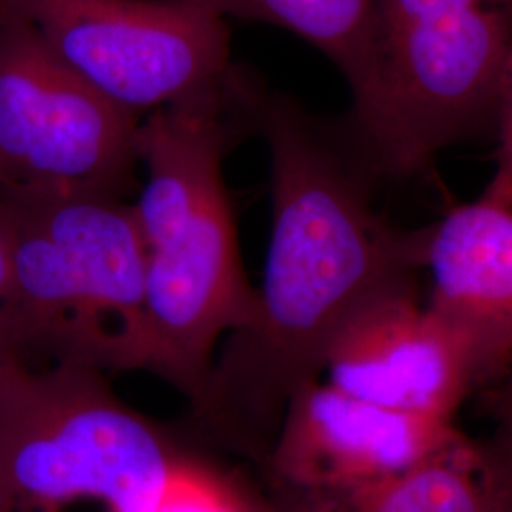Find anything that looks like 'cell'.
Instances as JSON below:
<instances>
[{
    "mask_svg": "<svg viewBox=\"0 0 512 512\" xmlns=\"http://www.w3.org/2000/svg\"><path fill=\"white\" fill-rule=\"evenodd\" d=\"M0 512H25L21 511V509H18V507H14L12 503H8L6 499H2L0 497Z\"/></svg>",
    "mask_w": 512,
    "mask_h": 512,
    "instance_id": "cell-17",
    "label": "cell"
},
{
    "mask_svg": "<svg viewBox=\"0 0 512 512\" xmlns=\"http://www.w3.org/2000/svg\"><path fill=\"white\" fill-rule=\"evenodd\" d=\"M80 80L143 118L222 82L228 18L215 0H0Z\"/></svg>",
    "mask_w": 512,
    "mask_h": 512,
    "instance_id": "cell-6",
    "label": "cell"
},
{
    "mask_svg": "<svg viewBox=\"0 0 512 512\" xmlns=\"http://www.w3.org/2000/svg\"><path fill=\"white\" fill-rule=\"evenodd\" d=\"M497 164L494 177L486 184L482 198L512 207V52L501 107L497 116Z\"/></svg>",
    "mask_w": 512,
    "mask_h": 512,
    "instance_id": "cell-15",
    "label": "cell"
},
{
    "mask_svg": "<svg viewBox=\"0 0 512 512\" xmlns=\"http://www.w3.org/2000/svg\"><path fill=\"white\" fill-rule=\"evenodd\" d=\"M12 287L0 344L23 363L143 370L147 251L133 205L82 192L0 188Z\"/></svg>",
    "mask_w": 512,
    "mask_h": 512,
    "instance_id": "cell-3",
    "label": "cell"
},
{
    "mask_svg": "<svg viewBox=\"0 0 512 512\" xmlns=\"http://www.w3.org/2000/svg\"><path fill=\"white\" fill-rule=\"evenodd\" d=\"M425 308L458 346L475 393L512 366V207L478 198L429 224Z\"/></svg>",
    "mask_w": 512,
    "mask_h": 512,
    "instance_id": "cell-10",
    "label": "cell"
},
{
    "mask_svg": "<svg viewBox=\"0 0 512 512\" xmlns=\"http://www.w3.org/2000/svg\"><path fill=\"white\" fill-rule=\"evenodd\" d=\"M249 124L270 150L272 239L253 315L226 336L194 408L264 465L287 404L319 380L349 315L378 294L420 289L429 226L404 228L376 207L382 177L346 122L256 82Z\"/></svg>",
    "mask_w": 512,
    "mask_h": 512,
    "instance_id": "cell-1",
    "label": "cell"
},
{
    "mask_svg": "<svg viewBox=\"0 0 512 512\" xmlns=\"http://www.w3.org/2000/svg\"><path fill=\"white\" fill-rule=\"evenodd\" d=\"M478 395L480 406L492 423V435L484 440V446L512 482V366Z\"/></svg>",
    "mask_w": 512,
    "mask_h": 512,
    "instance_id": "cell-14",
    "label": "cell"
},
{
    "mask_svg": "<svg viewBox=\"0 0 512 512\" xmlns=\"http://www.w3.org/2000/svg\"><path fill=\"white\" fill-rule=\"evenodd\" d=\"M141 118L69 71L23 23L0 21V188L122 198Z\"/></svg>",
    "mask_w": 512,
    "mask_h": 512,
    "instance_id": "cell-7",
    "label": "cell"
},
{
    "mask_svg": "<svg viewBox=\"0 0 512 512\" xmlns=\"http://www.w3.org/2000/svg\"><path fill=\"white\" fill-rule=\"evenodd\" d=\"M378 114L359 141L382 179L495 131L512 52L507 0H374Z\"/></svg>",
    "mask_w": 512,
    "mask_h": 512,
    "instance_id": "cell-5",
    "label": "cell"
},
{
    "mask_svg": "<svg viewBox=\"0 0 512 512\" xmlns=\"http://www.w3.org/2000/svg\"><path fill=\"white\" fill-rule=\"evenodd\" d=\"M327 382L368 403L454 421L475 393L458 346L421 302L420 289L378 294L332 338Z\"/></svg>",
    "mask_w": 512,
    "mask_h": 512,
    "instance_id": "cell-9",
    "label": "cell"
},
{
    "mask_svg": "<svg viewBox=\"0 0 512 512\" xmlns=\"http://www.w3.org/2000/svg\"><path fill=\"white\" fill-rule=\"evenodd\" d=\"M272 512H511L512 482L484 442L463 435L384 480L329 490L272 486Z\"/></svg>",
    "mask_w": 512,
    "mask_h": 512,
    "instance_id": "cell-11",
    "label": "cell"
},
{
    "mask_svg": "<svg viewBox=\"0 0 512 512\" xmlns=\"http://www.w3.org/2000/svg\"><path fill=\"white\" fill-rule=\"evenodd\" d=\"M143 512H272V503L203 459Z\"/></svg>",
    "mask_w": 512,
    "mask_h": 512,
    "instance_id": "cell-13",
    "label": "cell"
},
{
    "mask_svg": "<svg viewBox=\"0 0 512 512\" xmlns=\"http://www.w3.org/2000/svg\"><path fill=\"white\" fill-rule=\"evenodd\" d=\"M247 128L234 80L152 110L135 133L148 179L135 219L147 251L143 370L202 399L220 338L255 310L222 162Z\"/></svg>",
    "mask_w": 512,
    "mask_h": 512,
    "instance_id": "cell-2",
    "label": "cell"
},
{
    "mask_svg": "<svg viewBox=\"0 0 512 512\" xmlns=\"http://www.w3.org/2000/svg\"><path fill=\"white\" fill-rule=\"evenodd\" d=\"M4 355H8V353H6V351H4V348H2V344H0V359H2V357H4Z\"/></svg>",
    "mask_w": 512,
    "mask_h": 512,
    "instance_id": "cell-18",
    "label": "cell"
},
{
    "mask_svg": "<svg viewBox=\"0 0 512 512\" xmlns=\"http://www.w3.org/2000/svg\"><path fill=\"white\" fill-rule=\"evenodd\" d=\"M202 461L124 403L105 372L0 359V497L21 511L84 499L147 511Z\"/></svg>",
    "mask_w": 512,
    "mask_h": 512,
    "instance_id": "cell-4",
    "label": "cell"
},
{
    "mask_svg": "<svg viewBox=\"0 0 512 512\" xmlns=\"http://www.w3.org/2000/svg\"><path fill=\"white\" fill-rule=\"evenodd\" d=\"M461 437L454 421L391 410L313 380L287 404L264 469L272 486L348 488L401 475Z\"/></svg>",
    "mask_w": 512,
    "mask_h": 512,
    "instance_id": "cell-8",
    "label": "cell"
},
{
    "mask_svg": "<svg viewBox=\"0 0 512 512\" xmlns=\"http://www.w3.org/2000/svg\"><path fill=\"white\" fill-rule=\"evenodd\" d=\"M226 18L285 29L327 55L351 90V133L365 139L378 114L374 0H215Z\"/></svg>",
    "mask_w": 512,
    "mask_h": 512,
    "instance_id": "cell-12",
    "label": "cell"
},
{
    "mask_svg": "<svg viewBox=\"0 0 512 512\" xmlns=\"http://www.w3.org/2000/svg\"><path fill=\"white\" fill-rule=\"evenodd\" d=\"M507 2H511V4H512V0H507Z\"/></svg>",
    "mask_w": 512,
    "mask_h": 512,
    "instance_id": "cell-19",
    "label": "cell"
},
{
    "mask_svg": "<svg viewBox=\"0 0 512 512\" xmlns=\"http://www.w3.org/2000/svg\"><path fill=\"white\" fill-rule=\"evenodd\" d=\"M12 287V243L10 234L0 215V304L8 298Z\"/></svg>",
    "mask_w": 512,
    "mask_h": 512,
    "instance_id": "cell-16",
    "label": "cell"
},
{
    "mask_svg": "<svg viewBox=\"0 0 512 512\" xmlns=\"http://www.w3.org/2000/svg\"><path fill=\"white\" fill-rule=\"evenodd\" d=\"M512 512V511H511Z\"/></svg>",
    "mask_w": 512,
    "mask_h": 512,
    "instance_id": "cell-20",
    "label": "cell"
}]
</instances>
